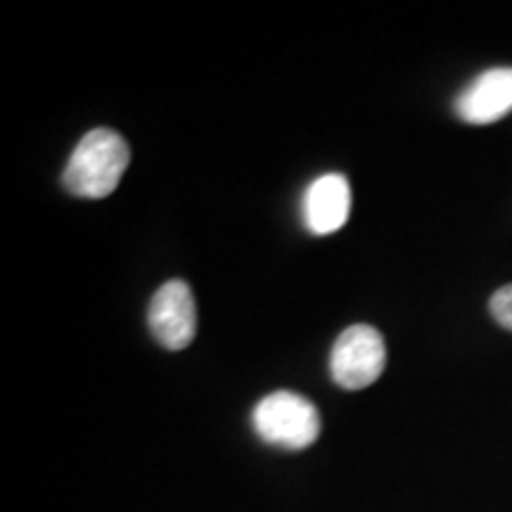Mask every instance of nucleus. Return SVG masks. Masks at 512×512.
<instances>
[{
  "label": "nucleus",
  "mask_w": 512,
  "mask_h": 512,
  "mask_svg": "<svg viewBox=\"0 0 512 512\" xmlns=\"http://www.w3.org/2000/svg\"><path fill=\"white\" fill-rule=\"evenodd\" d=\"M387 366V347L370 325H351L330 351V375L342 389L358 392L373 384Z\"/></svg>",
  "instance_id": "obj_3"
},
{
  "label": "nucleus",
  "mask_w": 512,
  "mask_h": 512,
  "mask_svg": "<svg viewBox=\"0 0 512 512\" xmlns=\"http://www.w3.org/2000/svg\"><path fill=\"white\" fill-rule=\"evenodd\" d=\"M489 311L501 328L512 332V285H505L494 292L489 302Z\"/></svg>",
  "instance_id": "obj_7"
},
{
  "label": "nucleus",
  "mask_w": 512,
  "mask_h": 512,
  "mask_svg": "<svg viewBox=\"0 0 512 512\" xmlns=\"http://www.w3.org/2000/svg\"><path fill=\"white\" fill-rule=\"evenodd\" d=\"M460 121L472 126L496 124L512 112V67L486 69L453 102Z\"/></svg>",
  "instance_id": "obj_5"
},
{
  "label": "nucleus",
  "mask_w": 512,
  "mask_h": 512,
  "mask_svg": "<svg viewBox=\"0 0 512 512\" xmlns=\"http://www.w3.org/2000/svg\"><path fill=\"white\" fill-rule=\"evenodd\" d=\"M351 214V188L342 174H325L306 188L302 197L304 226L313 235H332Z\"/></svg>",
  "instance_id": "obj_6"
},
{
  "label": "nucleus",
  "mask_w": 512,
  "mask_h": 512,
  "mask_svg": "<svg viewBox=\"0 0 512 512\" xmlns=\"http://www.w3.org/2000/svg\"><path fill=\"white\" fill-rule=\"evenodd\" d=\"M254 432L266 444L302 451L320 434L318 408L309 399L294 392H273L256 403Z\"/></svg>",
  "instance_id": "obj_2"
},
{
  "label": "nucleus",
  "mask_w": 512,
  "mask_h": 512,
  "mask_svg": "<svg viewBox=\"0 0 512 512\" xmlns=\"http://www.w3.org/2000/svg\"><path fill=\"white\" fill-rule=\"evenodd\" d=\"M131 150L112 128H93L79 140L64 166L62 185L83 200H105L124 178Z\"/></svg>",
  "instance_id": "obj_1"
},
{
  "label": "nucleus",
  "mask_w": 512,
  "mask_h": 512,
  "mask_svg": "<svg viewBox=\"0 0 512 512\" xmlns=\"http://www.w3.org/2000/svg\"><path fill=\"white\" fill-rule=\"evenodd\" d=\"M147 325L164 349L183 351L190 347L197 335V306L188 283L169 280L159 287L147 309Z\"/></svg>",
  "instance_id": "obj_4"
}]
</instances>
